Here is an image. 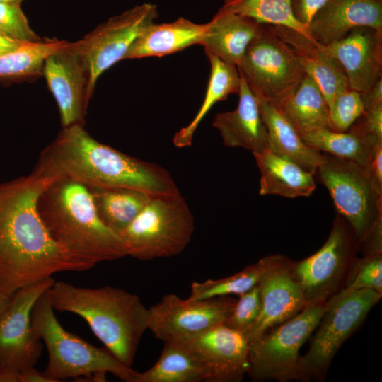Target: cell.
Masks as SVG:
<instances>
[{
    "mask_svg": "<svg viewBox=\"0 0 382 382\" xmlns=\"http://www.w3.org/2000/svg\"><path fill=\"white\" fill-rule=\"evenodd\" d=\"M238 296V300L236 301L224 324L244 334L256 321L260 312L258 284Z\"/></svg>",
    "mask_w": 382,
    "mask_h": 382,
    "instance_id": "obj_36",
    "label": "cell"
},
{
    "mask_svg": "<svg viewBox=\"0 0 382 382\" xmlns=\"http://www.w3.org/2000/svg\"><path fill=\"white\" fill-rule=\"evenodd\" d=\"M324 48L343 69L349 88L361 94L382 78V31L358 27Z\"/></svg>",
    "mask_w": 382,
    "mask_h": 382,
    "instance_id": "obj_18",
    "label": "cell"
},
{
    "mask_svg": "<svg viewBox=\"0 0 382 382\" xmlns=\"http://www.w3.org/2000/svg\"><path fill=\"white\" fill-rule=\"evenodd\" d=\"M258 167L260 195L309 197L316 187L314 175L268 148L253 153Z\"/></svg>",
    "mask_w": 382,
    "mask_h": 382,
    "instance_id": "obj_25",
    "label": "cell"
},
{
    "mask_svg": "<svg viewBox=\"0 0 382 382\" xmlns=\"http://www.w3.org/2000/svg\"><path fill=\"white\" fill-rule=\"evenodd\" d=\"M206 54L211 71L204 101L192 120L174 135L173 142L178 148L191 146L196 129L211 108L216 103L226 100L229 95L238 94L239 91L241 76L237 66L212 54Z\"/></svg>",
    "mask_w": 382,
    "mask_h": 382,
    "instance_id": "obj_29",
    "label": "cell"
},
{
    "mask_svg": "<svg viewBox=\"0 0 382 382\" xmlns=\"http://www.w3.org/2000/svg\"><path fill=\"white\" fill-rule=\"evenodd\" d=\"M238 94L236 109L216 114L212 125L219 131L225 146L260 152L268 148L267 131L257 98L241 76Z\"/></svg>",
    "mask_w": 382,
    "mask_h": 382,
    "instance_id": "obj_20",
    "label": "cell"
},
{
    "mask_svg": "<svg viewBox=\"0 0 382 382\" xmlns=\"http://www.w3.org/2000/svg\"><path fill=\"white\" fill-rule=\"evenodd\" d=\"M263 24L221 8L207 23L200 42L206 54L238 66L249 44L262 31Z\"/></svg>",
    "mask_w": 382,
    "mask_h": 382,
    "instance_id": "obj_22",
    "label": "cell"
},
{
    "mask_svg": "<svg viewBox=\"0 0 382 382\" xmlns=\"http://www.w3.org/2000/svg\"><path fill=\"white\" fill-rule=\"evenodd\" d=\"M32 172L74 180L88 189H131L152 196L180 192L163 167L99 142L80 124L62 127L42 151Z\"/></svg>",
    "mask_w": 382,
    "mask_h": 382,
    "instance_id": "obj_2",
    "label": "cell"
},
{
    "mask_svg": "<svg viewBox=\"0 0 382 382\" xmlns=\"http://www.w3.org/2000/svg\"><path fill=\"white\" fill-rule=\"evenodd\" d=\"M323 154L325 160L315 175L328 190L337 214L349 225L360 246L382 222V190L365 167Z\"/></svg>",
    "mask_w": 382,
    "mask_h": 382,
    "instance_id": "obj_7",
    "label": "cell"
},
{
    "mask_svg": "<svg viewBox=\"0 0 382 382\" xmlns=\"http://www.w3.org/2000/svg\"><path fill=\"white\" fill-rule=\"evenodd\" d=\"M255 97L267 131L268 149L315 175L325 154L307 146L275 105Z\"/></svg>",
    "mask_w": 382,
    "mask_h": 382,
    "instance_id": "obj_24",
    "label": "cell"
},
{
    "mask_svg": "<svg viewBox=\"0 0 382 382\" xmlns=\"http://www.w3.org/2000/svg\"><path fill=\"white\" fill-rule=\"evenodd\" d=\"M381 298V294L372 289L346 288L326 303L310 347L300 357L301 376L321 375L338 349Z\"/></svg>",
    "mask_w": 382,
    "mask_h": 382,
    "instance_id": "obj_11",
    "label": "cell"
},
{
    "mask_svg": "<svg viewBox=\"0 0 382 382\" xmlns=\"http://www.w3.org/2000/svg\"><path fill=\"white\" fill-rule=\"evenodd\" d=\"M42 75L57 102L62 127L83 125L88 105L87 76L81 57L71 42H68L45 59Z\"/></svg>",
    "mask_w": 382,
    "mask_h": 382,
    "instance_id": "obj_16",
    "label": "cell"
},
{
    "mask_svg": "<svg viewBox=\"0 0 382 382\" xmlns=\"http://www.w3.org/2000/svg\"><path fill=\"white\" fill-rule=\"evenodd\" d=\"M194 230L192 212L178 192L152 196L119 237L127 255L151 260L181 253Z\"/></svg>",
    "mask_w": 382,
    "mask_h": 382,
    "instance_id": "obj_6",
    "label": "cell"
},
{
    "mask_svg": "<svg viewBox=\"0 0 382 382\" xmlns=\"http://www.w3.org/2000/svg\"><path fill=\"white\" fill-rule=\"evenodd\" d=\"M180 341L204 365L207 382H236L249 372V342L224 324Z\"/></svg>",
    "mask_w": 382,
    "mask_h": 382,
    "instance_id": "obj_15",
    "label": "cell"
},
{
    "mask_svg": "<svg viewBox=\"0 0 382 382\" xmlns=\"http://www.w3.org/2000/svg\"><path fill=\"white\" fill-rule=\"evenodd\" d=\"M366 168L377 187L382 190V140L375 143Z\"/></svg>",
    "mask_w": 382,
    "mask_h": 382,
    "instance_id": "obj_40",
    "label": "cell"
},
{
    "mask_svg": "<svg viewBox=\"0 0 382 382\" xmlns=\"http://www.w3.org/2000/svg\"><path fill=\"white\" fill-rule=\"evenodd\" d=\"M207 371L191 349L180 340L164 342L156 364L144 372H137L135 382L206 381Z\"/></svg>",
    "mask_w": 382,
    "mask_h": 382,
    "instance_id": "obj_27",
    "label": "cell"
},
{
    "mask_svg": "<svg viewBox=\"0 0 382 382\" xmlns=\"http://www.w3.org/2000/svg\"><path fill=\"white\" fill-rule=\"evenodd\" d=\"M268 25L295 52L305 74L318 85L328 107L338 93L349 88L343 69L323 45L294 29Z\"/></svg>",
    "mask_w": 382,
    "mask_h": 382,
    "instance_id": "obj_21",
    "label": "cell"
},
{
    "mask_svg": "<svg viewBox=\"0 0 382 382\" xmlns=\"http://www.w3.org/2000/svg\"><path fill=\"white\" fill-rule=\"evenodd\" d=\"M23 1V0H0V2H12L21 4Z\"/></svg>",
    "mask_w": 382,
    "mask_h": 382,
    "instance_id": "obj_46",
    "label": "cell"
},
{
    "mask_svg": "<svg viewBox=\"0 0 382 382\" xmlns=\"http://www.w3.org/2000/svg\"><path fill=\"white\" fill-rule=\"evenodd\" d=\"M24 43L27 42H21L0 32V54L13 51Z\"/></svg>",
    "mask_w": 382,
    "mask_h": 382,
    "instance_id": "obj_43",
    "label": "cell"
},
{
    "mask_svg": "<svg viewBox=\"0 0 382 382\" xmlns=\"http://www.w3.org/2000/svg\"><path fill=\"white\" fill-rule=\"evenodd\" d=\"M98 214L117 235L142 211L152 195L131 189H89Z\"/></svg>",
    "mask_w": 382,
    "mask_h": 382,
    "instance_id": "obj_30",
    "label": "cell"
},
{
    "mask_svg": "<svg viewBox=\"0 0 382 382\" xmlns=\"http://www.w3.org/2000/svg\"><path fill=\"white\" fill-rule=\"evenodd\" d=\"M54 281L52 277L45 279L11 296L0 313V366L19 373L37 363L42 346L32 325V311Z\"/></svg>",
    "mask_w": 382,
    "mask_h": 382,
    "instance_id": "obj_13",
    "label": "cell"
},
{
    "mask_svg": "<svg viewBox=\"0 0 382 382\" xmlns=\"http://www.w3.org/2000/svg\"><path fill=\"white\" fill-rule=\"evenodd\" d=\"M158 16L155 4L143 3L110 18L82 39L71 42L86 70L88 103L99 77L115 64L125 59L136 39L154 23Z\"/></svg>",
    "mask_w": 382,
    "mask_h": 382,
    "instance_id": "obj_10",
    "label": "cell"
},
{
    "mask_svg": "<svg viewBox=\"0 0 382 382\" xmlns=\"http://www.w3.org/2000/svg\"><path fill=\"white\" fill-rule=\"evenodd\" d=\"M221 8L259 23L291 28L313 38L308 28L294 18L291 0H224Z\"/></svg>",
    "mask_w": 382,
    "mask_h": 382,
    "instance_id": "obj_32",
    "label": "cell"
},
{
    "mask_svg": "<svg viewBox=\"0 0 382 382\" xmlns=\"http://www.w3.org/2000/svg\"><path fill=\"white\" fill-rule=\"evenodd\" d=\"M19 382H51L45 376L44 372H40L35 369L30 367L19 372Z\"/></svg>",
    "mask_w": 382,
    "mask_h": 382,
    "instance_id": "obj_42",
    "label": "cell"
},
{
    "mask_svg": "<svg viewBox=\"0 0 382 382\" xmlns=\"http://www.w3.org/2000/svg\"><path fill=\"white\" fill-rule=\"evenodd\" d=\"M0 32L21 42L41 41L30 28L19 3L0 2Z\"/></svg>",
    "mask_w": 382,
    "mask_h": 382,
    "instance_id": "obj_35",
    "label": "cell"
},
{
    "mask_svg": "<svg viewBox=\"0 0 382 382\" xmlns=\"http://www.w3.org/2000/svg\"><path fill=\"white\" fill-rule=\"evenodd\" d=\"M359 248L353 231L339 214L324 245L308 257L291 263V272L307 303L324 301L337 287Z\"/></svg>",
    "mask_w": 382,
    "mask_h": 382,
    "instance_id": "obj_12",
    "label": "cell"
},
{
    "mask_svg": "<svg viewBox=\"0 0 382 382\" xmlns=\"http://www.w3.org/2000/svg\"><path fill=\"white\" fill-rule=\"evenodd\" d=\"M47 293L54 310L75 313L121 363L131 367L146 330L149 309L138 296L105 286L84 288L58 281Z\"/></svg>",
    "mask_w": 382,
    "mask_h": 382,
    "instance_id": "obj_3",
    "label": "cell"
},
{
    "mask_svg": "<svg viewBox=\"0 0 382 382\" xmlns=\"http://www.w3.org/2000/svg\"><path fill=\"white\" fill-rule=\"evenodd\" d=\"M54 179L31 172L0 185L1 295L11 296L56 273L95 266L59 245L39 215V196Z\"/></svg>",
    "mask_w": 382,
    "mask_h": 382,
    "instance_id": "obj_1",
    "label": "cell"
},
{
    "mask_svg": "<svg viewBox=\"0 0 382 382\" xmlns=\"http://www.w3.org/2000/svg\"><path fill=\"white\" fill-rule=\"evenodd\" d=\"M206 28L207 23H196L182 17L170 23H153L136 39L125 59L163 57L199 45Z\"/></svg>",
    "mask_w": 382,
    "mask_h": 382,
    "instance_id": "obj_23",
    "label": "cell"
},
{
    "mask_svg": "<svg viewBox=\"0 0 382 382\" xmlns=\"http://www.w3.org/2000/svg\"><path fill=\"white\" fill-rule=\"evenodd\" d=\"M364 112L361 94L348 88L338 93L329 105V129L347 132Z\"/></svg>",
    "mask_w": 382,
    "mask_h": 382,
    "instance_id": "obj_34",
    "label": "cell"
},
{
    "mask_svg": "<svg viewBox=\"0 0 382 382\" xmlns=\"http://www.w3.org/2000/svg\"><path fill=\"white\" fill-rule=\"evenodd\" d=\"M261 308L244 335L249 344L301 311L306 303L291 272V262L280 255L258 284Z\"/></svg>",
    "mask_w": 382,
    "mask_h": 382,
    "instance_id": "obj_17",
    "label": "cell"
},
{
    "mask_svg": "<svg viewBox=\"0 0 382 382\" xmlns=\"http://www.w3.org/2000/svg\"><path fill=\"white\" fill-rule=\"evenodd\" d=\"M39 215L52 238L95 265L127 256L122 241L99 217L89 189L68 178H55L39 196Z\"/></svg>",
    "mask_w": 382,
    "mask_h": 382,
    "instance_id": "obj_4",
    "label": "cell"
},
{
    "mask_svg": "<svg viewBox=\"0 0 382 382\" xmlns=\"http://www.w3.org/2000/svg\"><path fill=\"white\" fill-rule=\"evenodd\" d=\"M279 256L280 255H274L263 257L256 263L228 277L194 282L191 285L190 294L187 299L201 300L245 293L259 284Z\"/></svg>",
    "mask_w": 382,
    "mask_h": 382,
    "instance_id": "obj_31",
    "label": "cell"
},
{
    "mask_svg": "<svg viewBox=\"0 0 382 382\" xmlns=\"http://www.w3.org/2000/svg\"><path fill=\"white\" fill-rule=\"evenodd\" d=\"M355 123L366 134L382 139V105L366 110Z\"/></svg>",
    "mask_w": 382,
    "mask_h": 382,
    "instance_id": "obj_38",
    "label": "cell"
},
{
    "mask_svg": "<svg viewBox=\"0 0 382 382\" xmlns=\"http://www.w3.org/2000/svg\"><path fill=\"white\" fill-rule=\"evenodd\" d=\"M11 296L0 294V313L6 307Z\"/></svg>",
    "mask_w": 382,
    "mask_h": 382,
    "instance_id": "obj_45",
    "label": "cell"
},
{
    "mask_svg": "<svg viewBox=\"0 0 382 382\" xmlns=\"http://www.w3.org/2000/svg\"><path fill=\"white\" fill-rule=\"evenodd\" d=\"M347 289H372L382 294V255H365L356 261L347 281Z\"/></svg>",
    "mask_w": 382,
    "mask_h": 382,
    "instance_id": "obj_37",
    "label": "cell"
},
{
    "mask_svg": "<svg viewBox=\"0 0 382 382\" xmlns=\"http://www.w3.org/2000/svg\"><path fill=\"white\" fill-rule=\"evenodd\" d=\"M300 137L311 148L365 168L375 143L382 140L366 134L356 123L347 132L322 128Z\"/></svg>",
    "mask_w": 382,
    "mask_h": 382,
    "instance_id": "obj_28",
    "label": "cell"
},
{
    "mask_svg": "<svg viewBox=\"0 0 382 382\" xmlns=\"http://www.w3.org/2000/svg\"><path fill=\"white\" fill-rule=\"evenodd\" d=\"M235 302L226 296L190 300L167 294L149 308V330L163 342L190 337L224 324Z\"/></svg>",
    "mask_w": 382,
    "mask_h": 382,
    "instance_id": "obj_14",
    "label": "cell"
},
{
    "mask_svg": "<svg viewBox=\"0 0 382 382\" xmlns=\"http://www.w3.org/2000/svg\"><path fill=\"white\" fill-rule=\"evenodd\" d=\"M328 1V0H291L293 15L299 23L308 28L313 16Z\"/></svg>",
    "mask_w": 382,
    "mask_h": 382,
    "instance_id": "obj_39",
    "label": "cell"
},
{
    "mask_svg": "<svg viewBox=\"0 0 382 382\" xmlns=\"http://www.w3.org/2000/svg\"><path fill=\"white\" fill-rule=\"evenodd\" d=\"M325 308L324 301L307 303L294 316L250 342L251 378L280 381L299 378L300 348L318 327Z\"/></svg>",
    "mask_w": 382,
    "mask_h": 382,
    "instance_id": "obj_8",
    "label": "cell"
},
{
    "mask_svg": "<svg viewBox=\"0 0 382 382\" xmlns=\"http://www.w3.org/2000/svg\"><path fill=\"white\" fill-rule=\"evenodd\" d=\"M276 106L300 136L330 127L328 103L318 85L306 74L295 90Z\"/></svg>",
    "mask_w": 382,
    "mask_h": 382,
    "instance_id": "obj_26",
    "label": "cell"
},
{
    "mask_svg": "<svg viewBox=\"0 0 382 382\" xmlns=\"http://www.w3.org/2000/svg\"><path fill=\"white\" fill-rule=\"evenodd\" d=\"M237 68L256 96L275 105L295 90L305 75L293 49L265 24Z\"/></svg>",
    "mask_w": 382,
    "mask_h": 382,
    "instance_id": "obj_9",
    "label": "cell"
},
{
    "mask_svg": "<svg viewBox=\"0 0 382 382\" xmlns=\"http://www.w3.org/2000/svg\"><path fill=\"white\" fill-rule=\"evenodd\" d=\"M358 27L382 31V0H328L308 29L313 40L327 46Z\"/></svg>",
    "mask_w": 382,
    "mask_h": 382,
    "instance_id": "obj_19",
    "label": "cell"
},
{
    "mask_svg": "<svg viewBox=\"0 0 382 382\" xmlns=\"http://www.w3.org/2000/svg\"><path fill=\"white\" fill-rule=\"evenodd\" d=\"M47 290L35 302L31 318L33 328L47 350L48 363L43 372L51 382L79 377L104 381L108 373L123 381L135 382L137 371L107 349L95 347L62 326Z\"/></svg>",
    "mask_w": 382,
    "mask_h": 382,
    "instance_id": "obj_5",
    "label": "cell"
},
{
    "mask_svg": "<svg viewBox=\"0 0 382 382\" xmlns=\"http://www.w3.org/2000/svg\"><path fill=\"white\" fill-rule=\"evenodd\" d=\"M68 42L52 40L27 42L0 54V78H21L42 74L45 59Z\"/></svg>",
    "mask_w": 382,
    "mask_h": 382,
    "instance_id": "obj_33",
    "label": "cell"
},
{
    "mask_svg": "<svg viewBox=\"0 0 382 382\" xmlns=\"http://www.w3.org/2000/svg\"><path fill=\"white\" fill-rule=\"evenodd\" d=\"M365 110L382 105V78L365 93L361 94Z\"/></svg>",
    "mask_w": 382,
    "mask_h": 382,
    "instance_id": "obj_41",
    "label": "cell"
},
{
    "mask_svg": "<svg viewBox=\"0 0 382 382\" xmlns=\"http://www.w3.org/2000/svg\"><path fill=\"white\" fill-rule=\"evenodd\" d=\"M19 373L0 366V382H19Z\"/></svg>",
    "mask_w": 382,
    "mask_h": 382,
    "instance_id": "obj_44",
    "label": "cell"
}]
</instances>
